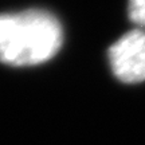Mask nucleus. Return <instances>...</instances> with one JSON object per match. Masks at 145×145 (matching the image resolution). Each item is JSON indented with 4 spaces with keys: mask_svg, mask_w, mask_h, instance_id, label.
<instances>
[{
    "mask_svg": "<svg viewBox=\"0 0 145 145\" xmlns=\"http://www.w3.org/2000/svg\"><path fill=\"white\" fill-rule=\"evenodd\" d=\"M58 19L47 11L28 10L0 15V62L34 66L51 59L62 46Z\"/></svg>",
    "mask_w": 145,
    "mask_h": 145,
    "instance_id": "f257e3e1",
    "label": "nucleus"
},
{
    "mask_svg": "<svg viewBox=\"0 0 145 145\" xmlns=\"http://www.w3.org/2000/svg\"><path fill=\"white\" fill-rule=\"evenodd\" d=\"M114 75L125 83L145 81V32L136 30L124 35L109 50Z\"/></svg>",
    "mask_w": 145,
    "mask_h": 145,
    "instance_id": "f03ea898",
    "label": "nucleus"
},
{
    "mask_svg": "<svg viewBox=\"0 0 145 145\" xmlns=\"http://www.w3.org/2000/svg\"><path fill=\"white\" fill-rule=\"evenodd\" d=\"M130 20L145 28V0H129Z\"/></svg>",
    "mask_w": 145,
    "mask_h": 145,
    "instance_id": "7ed1b4c3",
    "label": "nucleus"
}]
</instances>
